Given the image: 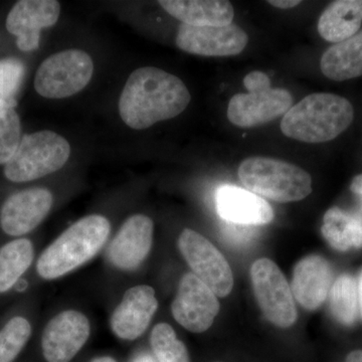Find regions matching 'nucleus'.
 Segmentation results:
<instances>
[{"mask_svg":"<svg viewBox=\"0 0 362 362\" xmlns=\"http://www.w3.org/2000/svg\"><path fill=\"white\" fill-rule=\"evenodd\" d=\"M192 96L180 78L154 66L133 71L119 100L123 122L135 130L180 115Z\"/></svg>","mask_w":362,"mask_h":362,"instance_id":"1","label":"nucleus"},{"mask_svg":"<svg viewBox=\"0 0 362 362\" xmlns=\"http://www.w3.org/2000/svg\"><path fill=\"white\" fill-rule=\"evenodd\" d=\"M110 232V221L100 214L76 221L40 254L37 275L52 281L80 268L103 249Z\"/></svg>","mask_w":362,"mask_h":362,"instance_id":"2","label":"nucleus"},{"mask_svg":"<svg viewBox=\"0 0 362 362\" xmlns=\"http://www.w3.org/2000/svg\"><path fill=\"white\" fill-rule=\"evenodd\" d=\"M354 109L349 100L330 94L309 95L283 117V134L297 141L323 143L335 139L349 127Z\"/></svg>","mask_w":362,"mask_h":362,"instance_id":"3","label":"nucleus"},{"mask_svg":"<svg viewBox=\"0 0 362 362\" xmlns=\"http://www.w3.org/2000/svg\"><path fill=\"white\" fill-rule=\"evenodd\" d=\"M239 177L261 197L282 202H299L312 192V178L304 169L269 157H250L240 163Z\"/></svg>","mask_w":362,"mask_h":362,"instance_id":"4","label":"nucleus"},{"mask_svg":"<svg viewBox=\"0 0 362 362\" xmlns=\"http://www.w3.org/2000/svg\"><path fill=\"white\" fill-rule=\"evenodd\" d=\"M70 154V144L58 133L45 130L25 135L4 165V175L18 183L39 180L64 168Z\"/></svg>","mask_w":362,"mask_h":362,"instance_id":"5","label":"nucleus"},{"mask_svg":"<svg viewBox=\"0 0 362 362\" xmlns=\"http://www.w3.org/2000/svg\"><path fill=\"white\" fill-rule=\"evenodd\" d=\"M93 73L94 63L88 52L80 49L57 52L40 66L35 90L49 99L71 97L89 84Z\"/></svg>","mask_w":362,"mask_h":362,"instance_id":"6","label":"nucleus"},{"mask_svg":"<svg viewBox=\"0 0 362 362\" xmlns=\"http://www.w3.org/2000/svg\"><path fill=\"white\" fill-rule=\"evenodd\" d=\"M251 278L255 296L266 318L277 327H291L297 320V309L282 271L272 259L262 258L252 264Z\"/></svg>","mask_w":362,"mask_h":362,"instance_id":"7","label":"nucleus"},{"mask_svg":"<svg viewBox=\"0 0 362 362\" xmlns=\"http://www.w3.org/2000/svg\"><path fill=\"white\" fill-rule=\"evenodd\" d=\"M178 249L197 276L218 297L232 292L233 276L223 255L201 233L185 228L178 237Z\"/></svg>","mask_w":362,"mask_h":362,"instance_id":"8","label":"nucleus"},{"mask_svg":"<svg viewBox=\"0 0 362 362\" xmlns=\"http://www.w3.org/2000/svg\"><path fill=\"white\" fill-rule=\"evenodd\" d=\"M220 311L218 296L190 272L185 274L171 304L176 322L192 333L206 332Z\"/></svg>","mask_w":362,"mask_h":362,"instance_id":"9","label":"nucleus"},{"mask_svg":"<svg viewBox=\"0 0 362 362\" xmlns=\"http://www.w3.org/2000/svg\"><path fill=\"white\" fill-rule=\"evenodd\" d=\"M90 334V321L84 313L59 312L42 331V356L47 362H71L84 347Z\"/></svg>","mask_w":362,"mask_h":362,"instance_id":"10","label":"nucleus"},{"mask_svg":"<svg viewBox=\"0 0 362 362\" xmlns=\"http://www.w3.org/2000/svg\"><path fill=\"white\" fill-rule=\"evenodd\" d=\"M292 105L290 92L270 86L235 95L228 103V118L238 127H256L285 115Z\"/></svg>","mask_w":362,"mask_h":362,"instance_id":"11","label":"nucleus"},{"mask_svg":"<svg viewBox=\"0 0 362 362\" xmlns=\"http://www.w3.org/2000/svg\"><path fill=\"white\" fill-rule=\"evenodd\" d=\"M249 42L246 32L230 23L223 28L192 26L181 23L176 45L188 54L204 57H230L244 51Z\"/></svg>","mask_w":362,"mask_h":362,"instance_id":"12","label":"nucleus"},{"mask_svg":"<svg viewBox=\"0 0 362 362\" xmlns=\"http://www.w3.org/2000/svg\"><path fill=\"white\" fill-rule=\"evenodd\" d=\"M54 197L47 188H30L8 197L0 209V228L9 237L23 238L47 218Z\"/></svg>","mask_w":362,"mask_h":362,"instance_id":"13","label":"nucleus"},{"mask_svg":"<svg viewBox=\"0 0 362 362\" xmlns=\"http://www.w3.org/2000/svg\"><path fill=\"white\" fill-rule=\"evenodd\" d=\"M158 309L156 290L138 285L124 293L110 318L112 332L119 339L133 341L144 334Z\"/></svg>","mask_w":362,"mask_h":362,"instance_id":"14","label":"nucleus"},{"mask_svg":"<svg viewBox=\"0 0 362 362\" xmlns=\"http://www.w3.org/2000/svg\"><path fill=\"white\" fill-rule=\"evenodd\" d=\"M154 225L149 216L134 214L124 221L109 246V261L121 271H134L149 256L153 245Z\"/></svg>","mask_w":362,"mask_h":362,"instance_id":"15","label":"nucleus"},{"mask_svg":"<svg viewBox=\"0 0 362 362\" xmlns=\"http://www.w3.org/2000/svg\"><path fill=\"white\" fill-rule=\"evenodd\" d=\"M61 4L56 0H21L16 2L6 18V28L18 37L23 52H32L40 45V32L56 25Z\"/></svg>","mask_w":362,"mask_h":362,"instance_id":"16","label":"nucleus"},{"mask_svg":"<svg viewBox=\"0 0 362 362\" xmlns=\"http://www.w3.org/2000/svg\"><path fill=\"white\" fill-rule=\"evenodd\" d=\"M332 285V268L323 257L311 255L295 266L291 285L293 296L307 310L319 308L329 296Z\"/></svg>","mask_w":362,"mask_h":362,"instance_id":"17","label":"nucleus"},{"mask_svg":"<svg viewBox=\"0 0 362 362\" xmlns=\"http://www.w3.org/2000/svg\"><path fill=\"white\" fill-rule=\"evenodd\" d=\"M216 211L223 220L243 226H263L274 220L273 209L250 190L223 185L216 194Z\"/></svg>","mask_w":362,"mask_h":362,"instance_id":"18","label":"nucleus"},{"mask_svg":"<svg viewBox=\"0 0 362 362\" xmlns=\"http://www.w3.org/2000/svg\"><path fill=\"white\" fill-rule=\"evenodd\" d=\"M162 8L185 25L223 28L233 23L235 11L226 0H161Z\"/></svg>","mask_w":362,"mask_h":362,"instance_id":"19","label":"nucleus"},{"mask_svg":"<svg viewBox=\"0 0 362 362\" xmlns=\"http://www.w3.org/2000/svg\"><path fill=\"white\" fill-rule=\"evenodd\" d=\"M362 25V0L333 1L321 14L319 35L329 42H341L358 33Z\"/></svg>","mask_w":362,"mask_h":362,"instance_id":"20","label":"nucleus"},{"mask_svg":"<svg viewBox=\"0 0 362 362\" xmlns=\"http://www.w3.org/2000/svg\"><path fill=\"white\" fill-rule=\"evenodd\" d=\"M325 77L337 82L362 76V30L354 37L333 45L320 62Z\"/></svg>","mask_w":362,"mask_h":362,"instance_id":"21","label":"nucleus"},{"mask_svg":"<svg viewBox=\"0 0 362 362\" xmlns=\"http://www.w3.org/2000/svg\"><path fill=\"white\" fill-rule=\"evenodd\" d=\"M321 232L333 249L346 252L362 247V221L338 207L324 214Z\"/></svg>","mask_w":362,"mask_h":362,"instance_id":"22","label":"nucleus"},{"mask_svg":"<svg viewBox=\"0 0 362 362\" xmlns=\"http://www.w3.org/2000/svg\"><path fill=\"white\" fill-rule=\"evenodd\" d=\"M35 259L32 240L18 238L0 247V294L11 291L23 278Z\"/></svg>","mask_w":362,"mask_h":362,"instance_id":"23","label":"nucleus"},{"mask_svg":"<svg viewBox=\"0 0 362 362\" xmlns=\"http://www.w3.org/2000/svg\"><path fill=\"white\" fill-rule=\"evenodd\" d=\"M330 310L338 322L350 326L356 322L359 312L358 284L349 274H342L331 287Z\"/></svg>","mask_w":362,"mask_h":362,"instance_id":"24","label":"nucleus"},{"mask_svg":"<svg viewBox=\"0 0 362 362\" xmlns=\"http://www.w3.org/2000/svg\"><path fill=\"white\" fill-rule=\"evenodd\" d=\"M150 345L158 362H190L187 346L168 323L154 326L150 335Z\"/></svg>","mask_w":362,"mask_h":362,"instance_id":"25","label":"nucleus"},{"mask_svg":"<svg viewBox=\"0 0 362 362\" xmlns=\"http://www.w3.org/2000/svg\"><path fill=\"white\" fill-rule=\"evenodd\" d=\"M33 334L32 324L23 316L9 319L0 329V362H13Z\"/></svg>","mask_w":362,"mask_h":362,"instance_id":"26","label":"nucleus"},{"mask_svg":"<svg viewBox=\"0 0 362 362\" xmlns=\"http://www.w3.org/2000/svg\"><path fill=\"white\" fill-rule=\"evenodd\" d=\"M21 141L20 117L13 105L0 101V164H6Z\"/></svg>","mask_w":362,"mask_h":362,"instance_id":"27","label":"nucleus"},{"mask_svg":"<svg viewBox=\"0 0 362 362\" xmlns=\"http://www.w3.org/2000/svg\"><path fill=\"white\" fill-rule=\"evenodd\" d=\"M25 75V66L16 59L0 62V101L13 104Z\"/></svg>","mask_w":362,"mask_h":362,"instance_id":"28","label":"nucleus"},{"mask_svg":"<svg viewBox=\"0 0 362 362\" xmlns=\"http://www.w3.org/2000/svg\"><path fill=\"white\" fill-rule=\"evenodd\" d=\"M244 85L247 90H255L262 88L270 87V78L261 71H254L247 74L244 78Z\"/></svg>","mask_w":362,"mask_h":362,"instance_id":"29","label":"nucleus"},{"mask_svg":"<svg viewBox=\"0 0 362 362\" xmlns=\"http://www.w3.org/2000/svg\"><path fill=\"white\" fill-rule=\"evenodd\" d=\"M268 2L271 6L281 9L292 8V7L299 6L301 4V1H299V0H270Z\"/></svg>","mask_w":362,"mask_h":362,"instance_id":"30","label":"nucleus"},{"mask_svg":"<svg viewBox=\"0 0 362 362\" xmlns=\"http://www.w3.org/2000/svg\"><path fill=\"white\" fill-rule=\"evenodd\" d=\"M350 190L362 199V175L356 176L350 185Z\"/></svg>","mask_w":362,"mask_h":362,"instance_id":"31","label":"nucleus"},{"mask_svg":"<svg viewBox=\"0 0 362 362\" xmlns=\"http://www.w3.org/2000/svg\"><path fill=\"white\" fill-rule=\"evenodd\" d=\"M132 362H158L156 361V356L153 354L143 352V354H138L137 356L133 359Z\"/></svg>","mask_w":362,"mask_h":362,"instance_id":"32","label":"nucleus"},{"mask_svg":"<svg viewBox=\"0 0 362 362\" xmlns=\"http://www.w3.org/2000/svg\"><path fill=\"white\" fill-rule=\"evenodd\" d=\"M346 362H362V350H354L346 357Z\"/></svg>","mask_w":362,"mask_h":362,"instance_id":"33","label":"nucleus"},{"mask_svg":"<svg viewBox=\"0 0 362 362\" xmlns=\"http://www.w3.org/2000/svg\"><path fill=\"white\" fill-rule=\"evenodd\" d=\"M90 362H117L113 357L110 356H101L97 357V358L93 359Z\"/></svg>","mask_w":362,"mask_h":362,"instance_id":"34","label":"nucleus"},{"mask_svg":"<svg viewBox=\"0 0 362 362\" xmlns=\"http://www.w3.org/2000/svg\"><path fill=\"white\" fill-rule=\"evenodd\" d=\"M358 296H359V311H361V317H362V275L361 279V282H359L358 286Z\"/></svg>","mask_w":362,"mask_h":362,"instance_id":"35","label":"nucleus"}]
</instances>
